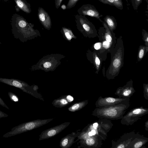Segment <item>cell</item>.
Segmentation results:
<instances>
[{
  "mask_svg": "<svg viewBox=\"0 0 148 148\" xmlns=\"http://www.w3.org/2000/svg\"><path fill=\"white\" fill-rule=\"evenodd\" d=\"M130 106L127 102L114 105L97 107L92 115L98 118L109 120L121 119Z\"/></svg>",
  "mask_w": 148,
  "mask_h": 148,
  "instance_id": "1",
  "label": "cell"
},
{
  "mask_svg": "<svg viewBox=\"0 0 148 148\" xmlns=\"http://www.w3.org/2000/svg\"><path fill=\"white\" fill-rule=\"evenodd\" d=\"M11 25L14 38L24 42L26 38L27 33L32 29L31 24L28 23L22 16L15 14L12 16Z\"/></svg>",
  "mask_w": 148,
  "mask_h": 148,
  "instance_id": "2",
  "label": "cell"
},
{
  "mask_svg": "<svg viewBox=\"0 0 148 148\" xmlns=\"http://www.w3.org/2000/svg\"><path fill=\"white\" fill-rule=\"evenodd\" d=\"M53 119H38L23 123L13 127L10 131L4 134L2 137L8 138L34 130L45 125Z\"/></svg>",
  "mask_w": 148,
  "mask_h": 148,
  "instance_id": "3",
  "label": "cell"
},
{
  "mask_svg": "<svg viewBox=\"0 0 148 148\" xmlns=\"http://www.w3.org/2000/svg\"><path fill=\"white\" fill-rule=\"evenodd\" d=\"M148 113V109L143 107L133 108L124 115L121 119V123L123 125H132Z\"/></svg>",
  "mask_w": 148,
  "mask_h": 148,
  "instance_id": "4",
  "label": "cell"
},
{
  "mask_svg": "<svg viewBox=\"0 0 148 148\" xmlns=\"http://www.w3.org/2000/svg\"><path fill=\"white\" fill-rule=\"evenodd\" d=\"M130 97H99L95 103L96 107L114 105L130 102Z\"/></svg>",
  "mask_w": 148,
  "mask_h": 148,
  "instance_id": "5",
  "label": "cell"
},
{
  "mask_svg": "<svg viewBox=\"0 0 148 148\" xmlns=\"http://www.w3.org/2000/svg\"><path fill=\"white\" fill-rule=\"evenodd\" d=\"M70 123V122H65L43 131L40 135L39 140L55 136L66 128Z\"/></svg>",
  "mask_w": 148,
  "mask_h": 148,
  "instance_id": "6",
  "label": "cell"
},
{
  "mask_svg": "<svg viewBox=\"0 0 148 148\" xmlns=\"http://www.w3.org/2000/svg\"><path fill=\"white\" fill-rule=\"evenodd\" d=\"M0 82L18 88L24 92L29 93L28 85L19 79L0 77Z\"/></svg>",
  "mask_w": 148,
  "mask_h": 148,
  "instance_id": "7",
  "label": "cell"
},
{
  "mask_svg": "<svg viewBox=\"0 0 148 148\" xmlns=\"http://www.w3.org/2000/svg\"><path fill=\"white\" fill-rule=\"evenodd\" d=\"M77 12L79 15H88L99 19L102 16L93 5L90 4L83 5L78 9Z\"/></svg>",
  "mask_w": 148,
  "mask_h": 148,
  "instance_id": "8",
  "label": "cell"
},
{
  "mask_svg": "<svg viewBox=\"0 0 148 148\" xmlns=\"http://www.w3.org/2000/svg\"><path fill=\"white\" fill-rule=\"evenodd\" d=\"M136 134L132 132L125 134L121 136L118 141L113 142L112 147L117 148H127L130 143L134 138Z\"/></svg>",
  "mask_w": 148,
  "mask_h": 148,
  "instance_id": "9",
  "label": "cell"
},
{
  "mask_svg": "<svg viewBox=\"0 0 148 148\" xmlns=\"http://www.w3.org/2000/svg\"><path fill=\"white\" fill-rule=\"evenodd\" d=\"M38 17L41 23L46 27L49 28L51 26V21L48 13L42 8L38 9Z\"/></svg>",
  "mask_w": 148,
  "mask_h": 148,
  "instance_id": "10",
  "label": "cell"
},
{
  "mask_svg": "<svg viewBox=\"0 0 148 148\" xmlns=\"http://www.w3.org/2000/svg\"><path fill=\"white\" fill-rule=\"evenodd\" d=\"M80 133H72L62 138L60 142V146L63 148L70 147L73 143L75 138L79 136Z\"/></svg>",
  "mask_w": 148,
  "mask_h": 148,
  "instance_id": "11",
  "label": "cell"
},
{
  "mask_svg": "<svg viewBox=\"0 0 148 148\" xmlns=\"http://www.w3.org/2000/svg\"><path fill=\"white\" fill-rule=\"evenodd\" d=\"M148 141V138L139 134H136L127 148H139L143 146Z\"/></svg>",
  "mask_w": 148,
  "mask_h": 148,
  "instance_id": "12",
  "label": "cell"
},
{
  "mask_svg": "<svg viewBox=\"0 0 148 148\" xmlns=\"http://www.w3.org/2000/svg\"><path fill=\"white\" fill-rule=\"evenodd\" d=\"M134 91L132 85L130 86L127 84L122 88H118L115 94L119 97H130L132 95Z\"/></svg>",
  "mask_w": 148,
  "mask_h": 148,
  "instance_id": "13",
  "label": "cell"
},
{
  "mask_svg": "<svg viewBox=\"0 0 148 148\" xmlns=\"http://www.w3.org/2000/svg\"><path fill=\"white\" fill-rule=\"evenodd\" d=\"M16 4L15 9L17 12L20 10L26 13L29 14L31 12L30 4L26 0H14Z\"/></svg>",
  "mask_w": 148,
  "mask_h": 148,
  "instance_id": "14",
  "label": "cell"
},
{
  "mask_svg": "<svg viewBox=\"0 0 148 148\" xmlns=\"http://www.w3.org/2000/svg\"><path fill=\"white\" fill-rule=\"evenodd\" d=\"M85 139L82 141L81 143L82 145L85 146L86 147H98L97 146L100 145L98 142L101 141L98 140V137L94 136Z\"/></svg>",
  "mask_w": 148,
  "mask_h": 148,
  "instance_id": "15",
  "label": "cell"
},
{
  "mask_svg": "<svg viewBox=\"0 0 148 148\" xmlns=\"http://www.w3.org/2000/svg\"><path fill=\"white\" fill-rule=\"evenodd\" d=\"M71 102L69 101L67 95L54 100L52 103L56 107L62 108L67 106Z\"/></svg>",
  "mask_w": 148,
  "mask_h": 148,
  "instance_id": "16",
  "label": "cell"
},
{
  "mask_svg": "<svg viewBox=\"0 0 148 148\" xmlns=\"http://www.w3.org/2000/svg\"><path fill=\"white\" fill-rule=\"evenodd\" d=\"M106 23L110 30H113L116 28L117 23L115 18L112 16H106L103 18Z\"/></svg>",
  "mask_w": 148,
  "mask_h": 148,
  "instance_id": "17",
  "label": "cell"
},
{
  "mask_svg": "<svg viewBox=\"0 0 148 148\" xmlns=\"http://www.w3.org/2000/svg\"><path fill=\"white\" fill-rule=\"evenodd\" d=\"M98 0L104 4L114 6L119 9L122 10L123 9V5L122 0Z\"/></svg>",
  "mask_w": 148,
  "mask_h": 148,
  "instance_id": "18",
  "label": "cell"
},
{
  "mask_svg": "<svg viewBox=\"0 0 148 148\" xmlns=\"http://www.w3.org/2000/svg\"><path fill=\"white\" fill-rule=\"evenodd\" d=\"M88 101L86 100L82 101L76 103L69 107L68 110L71 112L78 111L85 107L88 103Z\"/></svg>",
  "mask_w": 148,
  "mask_h": 148,
  "instance_id": "19",
  "label": "cell"
},
{
  "mask_svg": "<svg viewBox=\"0 0 148 148\" xmlns=\"http://www.w3.org/2000/svg\"><path fill=\"white\" fill-rule=\"evenodd\" d=\"M119 58H115L114 59L111 66V68L113 71L118 70V69L120 68L121 64V60Z\"/></svg>",
  "mask_w": 148,
  "mask_h": 148,
  "instance_id": "20",
  "label": "cell"
},
{
  "mask_svg": "<svg viewBox=\"0 0 148 148\" xmlns=\"http://www.w3.org/2000/svg\"><path fill=\"white\" fill-rule=\"evenodd\" d=\"M9 97L11 100L14 102H18L19 101V99L16 95L11 92H9L8 93Z\"/></svg>",
  "mask_w": 148,
  "mask_h": 148,
  "instance_id": "21",
  "label": "cell"
},
{
  "mask_svg": "<svg viewBox=\"0 0 148 148\" xmlns=\"http://www.w3.org/2000/svg\"><path fill=\"white\" fill-rule=\"evenodd\" d=\"M79 0H69L66 6V9H70L73 7Z\"/></svg>",
  "mask_w": 148,
  "mask_h": 148,
  "instance_id": "22",
  "label": "cell"
},
{
  "mask_svg": "<svg viewBox=\"0 0 148 148\" xmlns=\"http://www.w3.org/2000/svg\"><path fill=\"white\" fill-rule=\"evenodd\" d=\"M142 2V0H132V3L134 9L135 10H137Z\"/></svg>",
  "mask_w": 148,
  "mask_h": 148,
  "instance_id": "23",
  "label": "cell"
},
{
  "mask_svg": "<svg viewBox=\"0 0 148 148\" xmlns=\"http://www.w3.org/2000/svg\"><path fill=\"white\" fill-rule=\"evenodd\" d=\"M63 30L65 32V35L69 40H70L71 38V35L69 34V32H68L67 29L66 28H63Z\"/></svg>",
  "mask_w": 148,
  "mask_h": 148,
  "instance_id": "24",
  "label": "cell"
},
{
  "mask_svg": "<svg viewBox=\"0 0 148 148\" xmlns=\"http://www.w3.org/2000/svg\"><path fill=\"white\" fill-rule=\"evenodd\" d=\"M144 53V49H141L139 51L138 57L139 59H141L143 57Z\"/></svg>",
  "mask_w": 148,
  "mask_h": 148,
  "instance_id": "25",
  "label": "cell"
},
{
  "mask_svg": "<svg viewBox=\"0 0 148 148\" xmlns=\"http://www.w3.org/2000/svg\"><path fill=\"white\" fill-rule=\"evenodd\" d=\"M0 105L1 106H2L5 107L7 109L9 110V108L8 106L5 103L4 101L3 100L1 99L0 97Z\"/></svg>",
  "mask_w": 148,
  "mask_h": 148,
  "instance_id": "26",
  "label": "cell"
},
{
  "mask_svg": "<svg viewBox=\"0 0 148 148\" xmlns=\"http://www.w3.org/2000/svg\"><path fill=\"white\" fill-rule=\"evenodd\" d=\"M62 0H56L55 3L56 7L57 9L58 8L60 7Z\"/></svg>",
  "mask_w": 148,
  "mask_h": 148,
  "instance_id": "27",
  "label": "cell"
},
{
  "mask_svg": "<svg viewBox=\"0 0 148 148\" xmlns=\"http://www.w3.org/2000/svg\"><path fill=\"white\" fill-rule=\"evenodd\" d=\"M144 97L145 99L148 100V87L147 86L144 89Z\"/></svg>",
  "mask_w": 148,
  "mask_h": 148,
  "instance_id": "28",
  "label": "cell"
},
{
  "mask_svg": "<svg viewBox=\"0 0 148 148\" xmlns=\"http://www.w3.org/2000/svg\"><path fill=\"white\" fill-rule=\"evenodd\" d=\"M8 116V115L7 114L0 110V119L6 117Z\"/></svg>",
  "mask_w": 148,
  "mask_h": 148,
  "instance_id": "29",
  "label": "cell"
},
{
  "mask_svg": "<svg viewBox=\"0 0 148 148\" xmlns=\"http://www.w3.org/2000/svg\"><path fill=\"white\" fill-rule=\"evenodd\" d=\"M101 46L100 43L98 42L95 43L94 45V48L96 50H98L100 49Z\"/></svg>",
  "mask_w": 148,
  "mask_h": 148,
  "instance_id": "30",
  "label": "cell"
},
{
  "mask_svg": "<svg viewBox=\"0 0 148 148\" xmlns=\"http://www.w3.org/2000/svg\"><path fill=\"white\" fill-rule=\"evenodd\" d=\"M110 43L108 41H106L103 42V46L105 48H108L109 47Z\"/></svg>",
  "mask_w": 148,
  "mask_h": 148,
  "instance_id": "31",
  "label": "cell"
},
{
  "mask_svg": "<svg viewBox=\"0 0 148 148\" xmlns=\"http://www.w3.org/2000/svg\"><path fill=\"white\" fill-rule=\"evenodd\" d=\"M51 66V64L49 62H46L43 64L44 67L46 68L50 67Z\"/></svg>",
  "mask_w": 148,
  "mask_h": 148,
  "instance_id": "32",
  "label": "cell"
},
{
  "mask_svg": "<svg viewBox=\"0 0 148 148\" xmlns=\"http://www.w3.org/2000/svg\"><path fill=\"white\" fill-rule=\"evenodd\" d=\"M95 62L97 65L99 66V65L100 61L99 58L97 57H96L95 58Z\"/></svg>",
  "mask_w": 148,
  "mask_h": 148,
  "instance_id": "33",
  "label": "cell"
},
{
  "mask_svg": "<svg viewBox=\"0 0 148 148\" xmlns=\"http://www.w3.org/2000/svg\"><path fill=\"white\" fill-rule=\"evenodd\" d=\"M98 125L99 124L97 123H95L93 124V127L94 129L96 130L97 129Z\"/></svg>",
  "mask_w": 148,
  "mask_h": 148,
  "instance_id": "34",
  "label": "cell"
},
{
  "mask_svg": "<svg viewBox=\"0 0 148 148\" xmlns=\"http://www.w3.org/2000/svg\"><path fill=\"white\" fill-rule=\"evenodd\" d=\"M92 136H94L96 134V132L95 130H92L91 131Z\"/></svg>",
  "mask_w": 148,
  "mask_h": 148,
  "instance_id": "35",
  "label": "cell"
},
{
  "mask_svg": "<svg viewBox=\"0 0 148 148\" xmlns=\"http://www.w3.org/2000/svg\"><path fill=\"white\" fill-rule=\"evenodd\" d=\"M61 8L63 10H65L66 9V6L65 5L63 4L61 6Z\"/></svg>",
  "mask_w": 148,
  "mask_h": 148,
  "instance_id": "36",
  "label": "cell"
},
{
  "mask_svg": "<svg viewBox=\"0 0 148 148\" xmlns=\"http://www.w3.org/2000/svg\"><path fill=\"white\" fill-rule=\"evenodd\" d=\"M9 0H4V1L5 2H7Z\"/></svg>",
  "mask_w": 148,
  "mask_h": 148,
  "instance_id": "37",
  "label": "cell"
},
{
  "mask_svg": "<svg viewBox=\"0 0 148 148\" xmlns=\"http://www.w3.org/2000/svg\"><path fill=\"white\" fill-rule=\"evenodd\" d=\"M1 44V43L0 42V44Z\"/></svg>",
  "mask_w": 148,
  "mask_h": 148,
  "instance_id": "38",
  "label": "cell"
},
{
  "mask_svg": "<svg viewBox=\"0 0 148 148\" xmlns=\"http://www.w3.org/2000/svg\"></svg>",
  "mask_w": 148,
  "mask_h": 148,
  "instance_id": "39",
  "label": "cell"
},
{
  "mask_svg": "<svg viewBox=\"0 0 148 148\" xmlns=\"http://www.w3.org/2000/svg\"></svg>",
  "mask_w": 148,
  "mask_h": 148,
  "instance_id": "40",
  "label": "cell"
}]
</instances>
